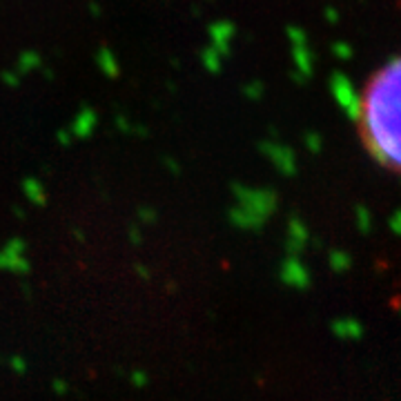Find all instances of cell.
<instances>
[{
  "instance_id": "6da1fadb",
  "label": "cell",
  "mask_w": 401,
  "mask_h": 401,
  "mask_svg": "<svg viewBox=\"0 0 401 401\" xmlns=\"http://www.w3.org/2000/svg\"><path fill=\"white\" fill-rule=\"evenodd\" d=\"M355 123L379 165L401 169V56L388 60L357 96Z\"/></svg>"
},
{
  "instance_id": "7a4b0ae2",
  "label": "cell",
  "mask_w": 401,
  "mask_h": 401,
  "mask_svg": "<svg viewBox=\"0 0 401 401\" xmlns=\"http://www.w3.org/2000/svg\"><path fill=\"white\" fill-rule=\"evenodd\" d=\"M335 333L339 337H344V339H359L364 330H361L359 321H355V319H344V321H339V324H335Z\"/></svg>"
},
{
  "instance_id": "3957f363",
  "label": "cell",
  "mask_w": 401,
  "mask_h": 401,
  "mask_svg": "<svg viewBox=\"0 0 401 401\" xmlns=\"http://www.w3.org/2000/svg\"><path fill=\"white\" fill-rule=\"evenodd\" d=\"M357 225H359L361 232H368L370 225H373V223H370V214H368L366 207H359L357 209Z\"/></svg>"
},
{
  "instance_id": "277c9868",
  "label": "cell",
  "mask_w": 401,
  "mask_h": 401,
  "mask_svg": "<svg viewBox=\"0 0 401 401\" xmlns=\"http://www.w3.org/2000/svg\"><path fill=\"white\" fill-rule=\"evenodd\" d=\"M333 265H335V270H346V268H350V259H348V254H344V252L333 254Z\"/></svg>"
},
{
  "instance_id": "5b68a950",
  "label": "cell",
  "mask_w": 401,
  "mask_h": 401,
  "mask_svg": "<svg viewBox=\"0 0 401 401\" xmlns=\"http://www.w3.org/2000/svg\"><path fill=\"white\" fill-rule=\"evenodd\" d=\"M390 230H393L397 236H401V209L397 214H393V218H390Z\"/></svg>"
}]
</instances>
